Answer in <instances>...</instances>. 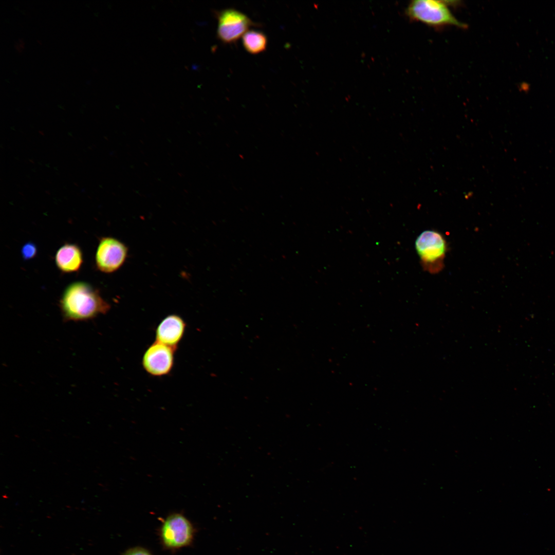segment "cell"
Instances as JSON below:
<instances>
[{"instance_id":"6","label":"cell","mask_w":555,"mask_h":555,"mask_svg":"<svg viewBox=\"0 0 555 555\" xmlns=\"http://www.w3.org/2000/svg\"><path fill=\"white\" fill-rule=\"evenodd\" d=\"M194 529L190 522L180 513L168 516L162 525L160 536L164 545L177 549L189 545L193 538Z\"/></svg>"},{"instance_id":"5","label":"cell","mask_w":555,"mask_h":555,"mask_svg":"<svg viewBox=\"0 0 555 555\" xmlns=\"http://www.w3.org/2000/svg\"><path fill=\"white\" fill-rule=\"evenodd\" d=\"M128 248L119 239L110 237H102L95 254V264L102 272L112 273L119 270L128 255Z\"/></svg>"},{"instance_id":"10","label":"cell","mask_w":555,"mask_h":555,"mask_svg":"<svg viewBox=\"0 0 555 555\" xmlns=\"http://www.w3.org/2000/svg\"><path fill=\"white\" fill-rule=\"evenodd\" d=\"M242 41L244 48L251 54L263 52L267 45L266 35L263 32L256 30L247 31L243 35Z\"/></svg>"},{"instance_id":"11","label":"cell","mask_w":555,"mask_h":555,"mask_svg":"<svg viewBox=\"0 0 555 555\" xmlns=\"http://www.w3.org/2000/svg\"><path fill=\"white\" fill-rule=\"evenodd\" d=\"M36 246L31 242L25 244L21 249L22 256L25 260L33 258L36 255Z\"/></svg>"},{"instance_id":"7","label":"cell","mask_w":555,"mask_h":555,"mask_svg":"<svg viewBox=\"0 0 555 555\" xmlns=\"http://www.w3.org/2000/svg\"><path fill=\"white\" fill-rule=\"evenodd\" d=\"M176 349L156 341L145 350L142 358L144 370L154 377L168 375L174 364Z\"/></svg>"},{"instance_id":"3","label":"cell","mask_w":555,"mask_h":555,"mask_svg":"<svg viewBox=\"0 0 555 555\" xmlns=\"http://www.w3.org/2000/svg\"><path fill=\"white\" fill-rule=\"evenodd\" d=\"M415 248L426 270L436 273L443 268L447 246L440 233L434 230L423 231L416 239Z\"/></svg>"},{"instance_id":"12","label":"cell","mask_w":555,"mask_h":555,"mask_svg":"<svg viewBox=\"0 0 555 555\" xmlns=\"http://www.w3.org/2000/svg\"><path fill=\"white\" fill-rule=\"evenodd\" d=\"M123 555H152L149 551L141 547H134L131 548L124 553Z\"/></svg>"},{"instance_id":"2","label":"cell","mask_w":555,"mask_h":555,"mask_svg":"<svg viewBox=\"0 0 555 555\" xmlns=\"http://www.w3.org/2000/svg\"><path fill=\"white\" fill-rule=\"evenodd\" d=\"M405 13L412 21L437 28L448 26L461 28L467 27V25L460 22L452 14L446 1H413L408 6Z\"/></svg>"},{"instance_id":"8","label":"cell","mask_w":555,"mask_h":555,"mask_svg":"<svg viewBox=\"0 0 555 555\" xmlns=\"http://www.w3.org/2000/svg\"><path fill=\"white\" fill-rule=\"evenodd\" d=\"M186 326V322L180 316L169 314L157 325L155 341L176 349L184 336Z\"/></svg>"},{"instance_id":"4","label":"cell","mask_w":555,"mask_h":555,"mask_svg":"<svg viewBox=\"0 0 555 555\" xmlns=\"http://www.w3.org/2000/svg\"><path fill=\"white\" fill-rule=\"evenodd\" d=\"M215 13L218 21L217 36L225 44L234 43L251 27L256 26L245 14L234 9H226Z\"/></svg>"},{"instance_id":"1","label":"cell","mask_w":555,"mask_h":555,"mask_svg":"<svg viewBox=\"0 0 555 555\" xmlns=\"http://www.w3.org/2000/svg\"><path fill=\"white\" fill-rule=\"evenodd\" d=\"M59 307L66 322L90 320L106 313L110 308L97 289L83 281L75 282L66 287Z\"/></svg>"},{"instance_id":"9","label":"cell","mask_w":555,"mask_h":555,"mask_svg":"<svg viewBox=\"0 0 555 555\" xmlns=\"http://www.w3.org/2000/svg\"><path fill=\"white\" fill-rule=\"evenodd\" d=\"M54 261L57 267L62 272H77L79 270L83 264V253L77 245L65 243L56 252Z\"/></svg>"}]
</instances>
